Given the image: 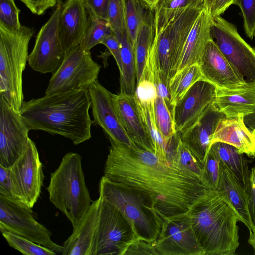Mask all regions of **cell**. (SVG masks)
I'll list each match as a JSON object with an SVG mask.
<instances>
[{
  "mask_svg": "<svg viewBox=\"0 0 255 255\" xmlns=\"http://www.w3.org/2000/svg\"><path fill=\"white\" fill-rule=\"evenodd\" d=\"M101 66L92 58L90 51L80 45L65 52L58 69L53 74L45 94L88 89L97 80Z\"/></svg>",
  "mask_w": 255,
  "mask_h": 255,
  "instance_id": "cell-9",
  "label": "cell"
},
{
  "mask_svg": "<svg viewBox=\"0 0 255 255\" xmlns=\"http://www.w3.org/2000/svg\"><path fill=\"white\" fill-rule=\"evenodd\" d=\"M20 13L14 0H0V26L11 31L18 30L22 26Z\"/></svg>",
  "mask_w": 255,
  "mask_h": 255,
  "instance_id": "cell-38",
  "label": "cell"
},
{
  "mask_svg": "<svg viewBox=\"0 0 255 255\" xmlns=\"http://www.w3.org/2000/svg\"><path fill=\"white\" fill-rule=\"evenodd\" d=\"M226 118L214 103L210 104L198 120L181 133V140L202 165L211 146V138L221 119Z\"/></svg>",
  "mask_w": 255,
  "mask_h": 255,
  "instance_id": "cell-19",
  "label": "cell"
},
{
  "mask_svg": "<svg viewBox=\"0 0 255 255\" xmlns=\"http://www.w3.org/2000/svg\"><path fill=\"white\" fill-rule=\"evenodd\" d=\"M9 169L19 201L32 209L40 195L44 176L37 148L31 139Z\"/></svg>",
  "mask_w": 255,
  "mask_h": 255,
  "instance_id": "cell-14",
  "label": "cell"
},
{
  "mask_svg": "<svg viewBox=\"0 0 255 255\" xmlns=\"http://www.w3.org/2000/svg\"><path fill=\"white\" fill-rule=\"evenodd\" d=\"M167 161L174 167L187 171L202 180V164L181 140Z\"/></svg>",
  "mask_w": 255,
  "mask_h": 255,
  "instance_id": "cell-33",
  "label": "cell"
},
{
  "mask_svg": "<svg viewBox=\"0 0 255 255\" xmlns=\"http://www.w3.org/2000/svg\"><path fill=\"white\" fill-rule=\"evenodd\" d=\"M34 33L33 28L24 25L17 31L0 26V96L19 112L24 101L22 75Z\"/></svg>",
  "mask_w": 255,
  "mask_h": 255,
  "instance_id": "cell-7",
  "label": "cell"
},
{
  "mask_svg": "<svg viewBox=\"0 0 255 255\" xmlns=\"http://www.w3.org/2000/svg\"><path fill=\"white\" fill-rule=\"evenodd\" d=\"M120 44L121 70L120 72V92L133 95L135 90L136 71L134 45L126 29L115 34Z\"/></svg>",
  "mask_w": 255,
  "mask_h": 255,
  "instance_id": "cell-27",
  "label": "cell"
},
{
  "mask_svg": "<svg viewBox=\"0 0 255 255\" xmlns=\"http://www.w3.org/2000/svg\"><path fill=\"white\" fill-rule=\"evenodd\" d=\"M8 244L25 255H56L52 250L11 232L0 231Z\"/></svg>",
  "mask_w": 255,
  "mask_h": 255,
  "instance_id": "cell-34",
  "label": "cell"
},
{
  "mask_svg": "<svg viewBox=\"0 0 255 255\" xmlns=\"http://www.w3.org/2000/svg\"><path fill=\"white\" fill-rule=\"evenodd\" d=\"M199 1L203 0H160L157 4L165 10L171 11Z\"/></svg>",
  "mask_w": 255,
  "mask_h": 255,
  "instance_id": "cell-47",
  "label": "cell"
},
{
  "mask_svg": "<svg viewBox=\"0 0 255 255\" xmlns=\"http://www.w3.org/2000/svg\"><path fill=\"white\" fill-rule=\"evenodd\" d=\"M136 238L133 227L127 218L101 198L91 255H123L128 245Z\"/></svg>",
  "mask_w": 255,
  "mask_h": 255,
  "instance_id": "cell-8",
  "label": "cell"
},
{
  "mask_svg": "<svg viewBox=\"0 0 255 255\" xmlns=\"http://www.w3.org/2000/svg\"><path fill=\"white\" fill-rule=\"evenodd\" d=\"M134 98L139 112L150 138L154 153L162 159L167 161L165 152L166 142L159 131L156 123L154 101L142 102L135 97Z\"/></svg>",
  "mask_w": 255,
  "mask_h": 255,
  "instance_id": "cell-30",
  "label": "cell"
},
{
  "mask_svg": "<svg viewBox=\"0 0 255 255\" xmlns=\"http://www.w3.org/2000/svg\"><path fill=\"white\" fill-rule=\"evenodd\" d=\"M152 244L159 255H205L187 211L165 217Z\"/></svg>",
  "mask_w": 255,
  "mask_h": 255,
  "instance_id": "cell-13",
  "label": "cell"
},
{
  "mask_svg": "<svg viewBox=\"0 0 255 255\" xmlns=\"http://www.w3.org/2000/svg\"><path fill=\"white\" fill-rule=\"evenodd\" d=\"M88 90L93 124L102 128L110 142L132 147L137 146L128 136L120 121L113 104L112 93L98 80Z\"/></svg>",
  "mask_w": 255,
  "mask_h": 255,
  "instance_id": "cell-16",
  "label": "cell"
},
{
  "mask_svg": "<svg viewBox=\"0 0 255 255\" xmlns=\"http://www.w3.org/2000/svg\"><path fill=\"white\" fill-rule=\"evenodd\" d=\"M150 9H153L157 5L160 0H141Z\"/></svg>",
  "mask_w": 255,
  "mask_h": 255,
  "instance_id": "cell-50",
  "label": "cell"
},
{
  "mask_svg": "<svg viewBox=\"0 0 255 255\" xmlns=\"http://www.w3.org/2000/svg\"><path fill=\"white\" fill-rule=\"evenodd\" d=\"M200 80H203V75L198 64L183 68L177 72L170 79L168 90L169 107L172 114L178 102L193 84Z\"/></svg>",
  "mask_w": 255,
  "mask_h": 255,
  "instance_id": "cell-29",
  "label": "cell"
},
{
  "mask_svg": "<svg viewBox=\"0 0 255 255\" xmlns=\"http://www.w3.org/2000/svg\"><path fill=\"white\" fill-rule=\"evenodd\" d=\"M159 255L152 243L136 238L127 247L123 255Z\"/></svg>",
  "mask_w": 255,
  "mask_h": 255,
  "instance_id": "cell-42",
  "label": "cell"
},
{
  "mask_svg": "<svg viewBox=\"0 0 255 255\" xmlns=\"http://www.w3.org/2000/svg\"><path fill=\"white\" fill-rule=\"evenodd\" d=\"M101 198L93 201L78 226L64 242L62 255H91L99 216Z\"/></svg>",
  "mask_w": 255,
  "mask_h": 255,
  "instance_id": "cell-25",
  "label": "cell"
},
{
  "mask_svg": "<svg viewBox=\"0 0 255 255\" xmlns=\"http://www.w3.org/2000/svg\"><path fill=\"white\" fill-rule=\"evenodd\" d=\"M66 0H66L65 1H66Z\"/></svg>",
  "mask_w": 255,
  "mask_h": 255,
  "instance_id": "cell-55",
  "label": "cell"
},
{
  "mask_svg": "<svg viewBox=\"0 0 255 255\" xmlns=\"http://www.w3.org/2000/svg\"><path fill=\"white\" fill-rule=\"evenodd\" d=\"M214 0H203V7L209 12Z\"/></svg>",
  "mask_w": 255,
  "mask_h": 255,
  "instance_id": "cell-52",
  "label": "cell"
},
{
  "mask_svg": "<svg viewBox=\"0 0 255 255\" xmlns=\"http://www.w3.org/2000/svg\"><path fill=\"white\" fill-rule=\"evenodd\" d=\"M203 8V1H199L171 11L158 5L152 9V46L161 78L168 86L177 71L188 35Z\"/></svg>",
  "mask_w": 255,
  "mask_h": 255,
  "instance_id": "cell-4",
  "label": "cell"
},
{
  "mask_svg": "<svg viewBox=\"0 0 255 255\" xmlns=\"http://www.w3.org/2000/svg\"><path fill=\"white\" fill-rule=\"evenodd\" d=\"M63 3L58 0L47 21L38 32L28 62L35 71L54 73L61 65L65 51L59 34V20Z\"/></svg>",
  "mask_w": 255,
  "mask_h": 255,
  "instance_id": "cell-12",
  "label": "cell"
},
{
  "mask_svg": "<svg viewBox=\"0 0 255 255\" xmlns=\"http://www.w3.org/2000/svg\"><path fill=\"white\" fill-rule=\"evenodd\" d=\"M154 32L152 17L150 21L146 18L140 27L134 44L137 82L140 80L146 63L154 39Z\"/></svg>",
  "mask_w": 255,
  "mask_h": 255,
  "instance_id": "cell-31",
  "label": "cell"
},
{
  "mask_svg": "<svg viewBox=\"0 0 255 255\" xmlns=\"http://www.w3.org/2000/svg\"><path fill=\"white\" fill-rule=\"evenodd\" d=\"M250 236L248 243L253 247L255 254V228L251 232H249Z\"/></svg>",
  "mask_w": 255,
  "mask_h": 255,
  "instance_id": "cell-51",
  "label": "cell"
},
{
  "mask_svg": "<svg viewBox=\"0 0 255 255\" xmlns=\"http://www.w3.org/2000/svg\"><path fill=\"white\" fill-rule=\"evenodd\" d=\"M202 181L210 189L216 190L220 176L221 161L210 147L202 166Z\"/></svg>",
  "mask_w": 255,
  "mask_h": 255,
  "instance_id": "cell-37",
  "label": "cell"
},
{
  "mask_svg": "<svg viewBox=\"0 0 255 255\" xmlns=\"http://www.w3.org/2000/svg\"><path fill=\"white\" fill-rule=\"evenodd\" d=\"M254 38H255V31L254 34Z\"/></svg>",
  "mask_w": 255,
  "mask_h": 255,
  "instance_id": "cell-54",
  "label": "cell"
},
{
  "mask_svg": "<svg viewBox=\"0 0 255 255\" xmlns=\"http://www.w3.org/2000/svg\"><path fill=\"white\" fill-rule=\"evenodd\" d=\"M29 129L19 111L0 96V165L9 167L26 148Z\"/></svg>",
  "mask_w": 255,
  "mask_h": 255,
  "instance_id": "cell-15",
  "label": "cell"
},
{
  "mask_svg": "<svg viewBox=\"0 0 255 255\" xmlns=\"http://www.w3.org/2000/svg\"><path fill=\"white\" fill-rule=\"evenodd\" d=\"M238 0H214L210 14L212 18L221 16L232 5H237Z\"/></svg>",
  "mask_w": 255,
  "mask_h": 255,
  "instance_id": "cell-48",
  "label": "cell"
},
{
  "mask_svg": "<svg viewBox=\"0 0 255 255\" xmlns=\"http://www.w3.org/2000/svg\"><path fill=\"white\" fill-rule=\"evenodd\" d=\"M126 0H109L108 22L114 34L123 33L126 29Z\"/></svg>",
  "mask_w": 255,
  "mask_h": 255,
  "instance_id": "cell-39",
  "label": "cell"
},
{
  "mask_svg": "<svg viewBox=\"0 0 255 255\" xmlns=\"http://www.w3.org/2000/svg\"><path fill=\"white\" fill-rule=\"evenodd\" d=\"M216 87L204 80L196 82L175 105L173 116L176 132L181 133L192 126L206 108L213 103Z\"/></svg>",
  "mask_w": 255,
  "mask_h": 255,
  "instance_id": "cell-17",
  "label": "cell"
},
{
  "mask_svg": "<svg viewBox=\"0 0 255 255\" xmlns=\"http://www.w3.org/2000/svg\"><path fill=\"white\" fill-rule=\"evenodd\" d=\"M244 116L221 119L212 135L211 145L221 142L236 147L239 152L250 158L255 157V132L250 129L244 120Z\"/></svg>",
  "mask_w": 255,
  "mask_h": 255,
  "instance_id": "cell-22",
  "label": "cell"
},
{
  "mask_svg": "<svg viewBox=\"0 0 255 255\" xmlns=\"http://www.w3.org/2000/svg\"><path fill=\"white\" fill-rule=\"evenodd\" d=\"M212 22L210 13L203 7L188 35L177 72L187 67L199 64L208 43L212 38Z\"/></svg>",
  "mask_w": 255,
  "mask_h": 255,
  "instance_id": "cell-24",
  "label": "cell"
},
{
  "mask_svg": "<svg viewBox=\"0 0 255 255\" xmlns=\"http://www.w3.org/2000/svg\"><path fill=\"white\" fill-rule=\"evenodd\" d=\"M237 5L241 10L245 34L252 40L255 31V0H238Z\"/></svg>",
  "mask_w": 255,
  "mask_h": 255,
  "instance_id": "cell-40",
  "label": "cell"
},
{
  "mask_svg": "<svg viewBox=\"0 0 255 255\" xmlns=\"http://www.w3.org/2000/svg\"><path fill=\"white\" fill-rule=\"evenodd\" d=\"M83 1L89 16L108 20L109 0H83Z\"/></svg>",
  "mask_w": 255,
  "mask_h": 255,
  "instance_id": "cell-43",
  "label": "cell"
},
{
  "mask_svg": "<svg viewBox=\"0 0 255 255\" xmlns=\"http://www.w3.org/2000/svg\"><path fill=\"white\" fill-rule=\"evenodd\" d=\"M99 197L118 209L132 225L137 237L154 243L160 233L163 220L150 197L129 185L104 176L99 184Z\"/></svg>",
  "mask_w": 255,
  "mask_h": 255,
  "instance_id": "cell-6",
  "label": "cell"
},
{
  "mask_svg": "<svg viewBox=\"0 0 255 255\" xmlns=\"http://www.w3.org/2000/svg\"><path fill=\"white\" fill-rule=\"evenodd\" d=\"M114 34L108 21L89 16L88 27L79 45L85 51H90L96 45L102 44L106 37Z\"/></svg>",
  "mask_w": 255,
  "mask_h": 255,
  "instance_id": "cell-32",
  "label": "cell"
},
{
  "mask_svg": "<svg viewBox=\"0 0 255 255\" xmlns=\"http://www.w3.org/2000/svg\"><path fill=\"white\" fill-rule=\"evenodd\" d=\"M50 201L63 213L75 229L93 201L86 186L82 157L75 152L66 153L57 168L51 173L47 188Z\"/></svg>",
  "mask_w": 255,
  "mask_h": 255,
  "instance_id": "cell-5",
  "label": "cell"
},
{
  "mask_svg": "<svg viewBox=\"0 0 255 255\" xmlns=\"http://www.w3.org/2000/svg\"><path fill=\"white\" fill-rule=\"evenodd\" d=\"M248 206L251 218L255 227V174L252 169L247 187Z\"/></svg>",
  "mask_w": 255,
  "mask_h": 255,
  "instance_id": "cell-46",
  "label": "cell"
},
{
  "mask_svg": "<svg viewBox=\"0 0 255 255\" xmlns=\"http://www.w3.org/2000/svg\"><path fill=\"white\" fill-rule=\"evenodd\" d=\"M104 176L143 191L165 217L187 212L209 189L198 177L153 152L110 142Z\"/></svg>",
  "mask_w": 255,
  "mask_h": 255,
  "instance_id": "cell-1",
  "label": "cell"
},
{
  "mask_svg": "<svg viewBox=\"0 0 255 255\" xmlns=\"http://www.w3.org/2000/svg\"><path fill=\"white\" fill-rule=\"evenodd\" d=\"M34 14L42 15L48 9L55 7L58 0H20Z\"/></svg>",
  "mask_w": 255,
  "mask_h": 255,
  "instance_id": "cell-44",
  "label": "cell"
},
{
  "mask_svg": "<svg viewBox=\"0 0 255 255\" xmlns=\"http://www.w3.org/2000/svg\"><path fill=\"white\" fill-rule=\"evenodd\" d=\"M112 102L126 133L137 146L154 152L152 142L133 95L112 93Z\"/></svg>",
  "mask_w": 255,
  "mask_h": 255,
  "instance_id": "cell-20",
  "label": "cell"
},
{
  "mask_svg": "<svg viewBox=\"0 0 255 255\" xmlns=\"http://www.w3.org/2000/svg\"><path fill=\"white\" fill-rule=\"evenodd\" d=\"M211 35L224 56L247 83H255V49L239 34L236 26L221 16L212 18Z\"/></svg>",
  "mask_w": 255,
  "mask_h": 255,
  "instance_id": "cell-11",
  "label": "cell"
},
{
  "mask_svg": "<svg viewBox=\"0 0 255 255\" xmlns=\"http://www.w3.org/2000/svg\"><path fill=\"white\" fill-rule=\"evenodd\" d=\"M210 147L220 161L246 190L251 171L243 154L240 153L234 146L221 142H215Z\"/></svg>",
  "mask_w": 255,
  "mask_h": 255,
  "instance_id": "cell-28",
  "label": "cell"
},
{
  "mask_svg": "<svg viewBox=\"0 0 255 255\" xmlns=\"http://www.w3.org/2000/svg\"><path fill=\"white\" fill-rule=\"evenodd\" d=\"M0 195L19 202L11 178L9 167H5L0 165Z\"/></svg>",
  "mask_w": 255,
  "mask_h": 255,
  "instance_id": "cell-41",
  "label": "cell"
},
{
  "mask_svg": "<svg viewBox=\"0 0 255 255\" xmlns=\"http://www.w3.org/2000/svg\"><path fill=\"white\" fill-rule=\"evenodd\" d=\"M205 255H235L242 219L226 195L208 189L187 211Z\"/></svg>",
  "mask_w": 255,
  "mask_h": 255,
  "instance_id": "cell-3",
  "label": "cell"
},
{
  "mask_svg": "<svg viewBox=\"0 0 255 255\" xmlns=\"http://www.w3.org/2000/svg\"><path fill=\"white\" fill-rule=\"evenodd\" d=\"M88 89L45 94L24 101L20 113L30 130H42L70 139L74 145L92 137Z\"/></svg>",
  "mask_w": 255,
  "mask_h": 255,
  "instance_id": "cell-2",
  "label": "cell"
},
{
  "mask_svg": "<svg viewBox=\"0 0 255 255\" xmlns=\"http://www.w3.org/2000/svg\"><path fill=\"white\" fill-rule=\"evenodd\" d=\"M155 120L160 134L166 141L176 132L173 114L165 100L157 96L154 101Z\"/></svg>",
  "mask_w": 255,
  "mask_h": 255,
  "instance_id": "cell-36",
  "label": "cell"
},
{
  "mask_svg": "<svg viewBox=\"0 0 255 255\" xmlns=\"http://www.w3.org/2000/svg\"><path fill=\"white\" fill-rule=\"evenodd\" d=\"M110 54L113 56L118 66L119 72L121 70V47L119 40L115 34L108 36L102 42Z\"/></svg>",
  "mask_w": 255,
  "mask_h": 255,
  "instance_id": "cell-45",
  "label": "cell"
},
{
  "mask_svg": "<svg viewBox=\"0 0 255 255\" xmlns=\"http://www.w3.org/2000/svg\"><path fill=\"white\" fill-rule=\"evenodd\" d=\"M89 15L83 0H68L62 5L59 34L65 52L79 45L87 30Z\"/></svg>",
  "mask_w": 255,
  "mask_h": 255,
  "instance_id": "cell-21",
  "label": "cell"
},
{
  "mask_svg": "<svg viewBox=\"0 0 255 255\" xmlns=\"http://www.w3.org/2000/svg\"><path fill=\"white\" fill-rule=\"evenodd\" d=\"M252 169L253 170V171H254V173H255V167H254L252 168Z\"/></svg>",
  "mask_w": 255,
  "mask_h": 255,
  "instance_id": "cell-53",
  "label": "cell"
},
{
  "mask_svg": "<svg viewBox=\"0 0 255 255\" xmlns=\"http://www.w3.org/2000/svg\"><path fill=\"white\" fill-rule=\"evenodd\" d=\"M31 208L0 195V230L11 232L62 254L63 246L54 242L52 234L34 217Z\"/></svg>",
  "mask_w": 255,
  "mask_h": 255,
  "instance_id": "cell-10",
  "label": "cell"
},
{
  "mask_svg": "<svg viewBox=\"0 0 255 255\" xmlns=\"http://www.w3.org/2000/svg\"><path fill=\"white\" fill-rule=\"evenodd\" d=\"M223 192L240 216L242 222L249 232L255 227L252 221L247 190L229 169L221 162L220 176L217 189Z\"/></svg>",
  "mask_w": 255,
  "mask_h": 255,
  "instance_id": "cell-26",
  "label": "cell"
},
{
  "mask_svg": "<svg viewBox=\"0 0 255 255\" xmlns=\"http://www.w3.org/2000/svg\"><path fill=\"white\" fill-rule=\"evenodd\" d=\"M213 103L227 118L253 114L255 112V83L232 89L216 87Z\"/></svg>",
  "mask_w": 255,
  "mask_h": 255,
  "instance_id": "cell-23",
  "label": "cell"
},
{
  "mask_svg": "<svg viewBox=\"0 0 255 255\" xmlns=\"http://www.w3.org/2000/svg\"><path fill=\"white\" fill-rule=\"evenodd\" d=\"M126 30L134 45L138 31L146 17L144 7L141 0H126Z\"/></svg>",
  "mask_w": 255,
  "mask_h": 255,
  "instance_id": "cell-35",
  "label": "cell"
},
{
  "mask_svg": "<svg viewBox=\"0 0 255 255\" xmlns=\"http://www.w3.org/2000/svg\"><path fill=\"white\" fill-rule=\"evenodd\" d=\"M244 120L248 128L255 132V112L245 116Z\"/></svg>",
  "mask_w": 255,
  "mask_h": 255,
  "instance_id": "cell-49",
  "label": "cell"
},
{
  "mask_svg": "<svg viewBox=\"0 0 255 255\" xmlns=\"http://www.w3.org/2000/svg\"><path fill=\"white\" fill-rule=\"evenodd\" d=\"M203 80L216 87L232 89L247 82L236 68L224 56L212 38L199 64Z\"/></svg>",
  "mask_w": 255,
  "mask_h": 255,
  "instance_id": "cell-18",
  "label": "cell"
}]
</instances>
